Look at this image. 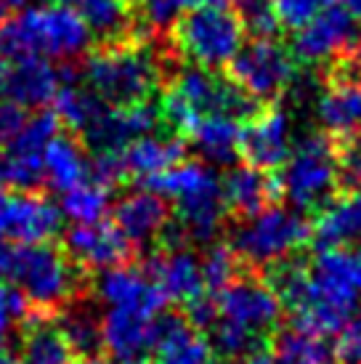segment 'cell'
I'll return each mask as SVG.
<instances>
[{"label":"cell","mask_w":361,"mask_h":364,"mask_svg":"<svg viewBox=\"0 0 361 364\" xmlns=\"http://www.w3.org/2000/svg\"><path fill=\"white\" fill-rule=\"evenodd\" d=\"M212 306H215L218 322L239 327V330L255 335V338H263V341L276 327L281 314L279 295L274 293V287L269 282H261L255 277L231 279L223 290H218V298L212 301Z\"/></svg>","instance_id":"10"},{"label":"cell","mask_w":361,"mask_h":364,"mask_svg":"<svg viewBox=\"0 0 361 364\" xmlns=\"http://www.w3.org/2000/svg\"><path fill=\"white\" fill-rule=\"evenodd\" d=\"M114 226L131 242L146 245L165 232L168 205L162 200V194H157L154 189L125 194L120 203L114 205Z\"/></svg>","instance_id":"21"},{"label":"cell","mask_w":361,"mask_h":364,"mask_svg":"<svg viewBox=\"0 0 361 364\" xmlns=\"http://www.w3.org/2000/svg\"><path fill=\"white\" fill-rule=\"evenodd\" d=\"M53 107H56V117L59 122H64L70 131L85 133L93 125V122L101 117V112L107 109L109 104L104 102L101 96L90 91V88H80L75 82H64L53 99Z\"/></svg>","instance_id":"29"},{"label":"cell","mask_w":361,"mask_h":364,"mask_svg":"<svg viewBox=\"0 0 361 364\" xmlns=\"http://www.w3.org/2000/svg\"><path fill=\"white\" fill-rule=\"evenodd\" d=\"M292 48L308 64L348 59L361 48L359 21L340 6H324L311 21L295 30Z\"/></svg>","instance_id":"11"},{"label":"cell","mask_w":361,"mask_h":364,"mask_svg":"<svg viewBox=\"0 0 361 364\" xmlns=\"http://www.w3.org/2000/svg\"><path fill=\"white\" fill-rule=\"evenodd\" d=\"M237 255L231 247H223V245H215L210 247L205 258L200 261L202 269V282H205V290L208 293H218L223 290L231 279H237Z\"/></svg>","instance_id":"36"},{"label":"cell","mask_w":361,"mask_h":364,"mask_svg":"<svg viewBox=\"0 0 361 364\" xmlns=\"http://www.w3.org/2000/svg\"><path fill=\"white\" fill-rule=\"evenodd\" d=\"M231 0H191V9L197 6H229Z\"/></svg>","instance_id":"44"},{"label":"cell","mask_w":361,"mask_h":364,"mask_svg":"<svg viewBox=\"0 0 361 364\" xmlns=\"http://www.w3.org/2000/svg\"><path fill=\"white\" fill-rule=\"evenodd\" d=\"M313 266L319 272L335 277L338 282L361 293V245H340V247H321Z\"/></svg>","instance_id":"33"},{"label":"cell","mask_w":361,"mask_h":364,"mask_svg":"<svg viewBox=\"0 0 361 364\" xmlns=\"http://www.w3.org/2000/svg\"><path fill=\"white\" fill-rule=\"evenodd\" d=\"M186 136L191 139L194 149L212 165H229L239 154L242 125L231 114H202L191 125Z\"/></svg>","instance_id":"24"},{"label":"cell","mask_w":361,"mask_h":364,"mask_svg":"<svg viewBox=\"0 0 361 364\" xmlns=\"http://www.w3.org/2000/svg\"><path fill=\"white\" fill-rule=\"evenodd\" d=\"M0 364H27L21 356H11V354H0Z\"/></svg>","instance_id":"45"},{"label":"cell","mask_w":361,"mask_h":364,"mask_svg":"<svg viewBox=\"0 0 361 364\" xmlns=\"http://www.w3.org/2000/svg\"><path fill=\"white\" fill-rule=\"evenodd\" d=\"M61 208L41 194H0V242H48L61 232Z\"/></svg>","instance_id":"13"},{"label":"cell","mask_w":361,"mask_h":364,"mask_svg":"<svg viewBox=\"0 0 361 364\" xmlns=\"http://www.w3.org/2000/svg\"><path fill=\"white\" fill-rule=\"evenodd\" d=\"M244 364H266V356H258V359H252V362H244Z\"/></svg>","instance_id":"49"},{"label":"cell","mask_w":361,"mask_h":364,"mask_svg":"<svg viewBox=\"0 0 361 364\" xmlns=\"http://www.w3.org/2000/svg\"><path fill=\"white\" fill-rule=\"evenodd\" d=\"M151 354L154 364H215L210 343L180 316H157Z\"/></svg>","instance_id":"18"},{"label":"cell","mask_w":361,"mask_h":364,"mask_svg":"<svg viewBox=\"0 0 361 364\" xmlns=\"http://www.w3.org/2000/svg\"><path fill=\"white\" fill-rule=\"evenodd\" d=\"M70 364H101V362H96V359H93V356H88V359H82V356H80V359H77V362H75V359H72Z\"/></svg>","instance_id":"47"},{"label":"cell","mask_w":361,"mask_h":364,"mask_svg":"<svg viewBox=\"0 0 361 364\" xmlns=\"http://www.w3.org/2000/svg\"><path fill=\"white\" fill-rule=\"evenodd\" d=\"M258 112V102L250 99L239 85L215 77L212 70L186 67L171 80L162 96L160 114L178 131H189L202 114H231L247 120Z\"/></svg>","instance_id":"4"},{"label":"cell","mask_w":361,"mask_h":364,"mask_svg":"<svg viewBox=\"0 0 361 364\" xmlns=\"http://www.w3.org/2000/svg\"><path fill=\"white\" fill-rule=\"evenodd\" d=\"M43 181V162L27 160L11 146L0 144V186L6 189H32Z\"/></svg>","instance_id":"35"},{"label":"cell","mask_w":361,"mask_h":364,"mask_svg":"<svg viewBox=\"0 0 361 364\" xmlns=\"http://www.w3.org/2000/svg\"><path fill=\"white\" fill-rule=\"evenodd\" d=\"M9 14H11V9L6 6V0H0V21L9 19Z\"/></svg>","instance_id":"46"},{"label":"cell","mask_w":361,"mask_h":364,"mask_svg":"<svg viewBox=\"0 0 361 364\" xmlns=\"http://www.w3.org/2000/svg\"><path fill=\"white\" fill-rule=\"evenodd\" d=\"M237 6L244 30H250L255 38H271L276 32L279 21L271 9V0H237Z\"/></svg>","instance_id":"37"},{"label":"cell","mask_w":361,"mask_h":364,"mask_svg":"<svg viewBox=\"0 0 361 364\" xmlns=\"http://www.w3.org/2000/svg\"><path fill=\"white\" fill-rule=\"evenodd\" d=\"M149 189L173 200L178 229L191 240H210L221 229L226 200L221 178L205 162H176L165 173L149 178Z\"/></svg>","instance_id":"3"},{"label":"cell","mask_w":361,"mask_h":364,"mask_svg":"<svg viewBox=\"0 0 361 364\" xmlns=\"http://www.w3.org/2000/svg\"><path fill=\"white\" fill-rule=\"evenodd\" d=\"M59 327L64 330L67 341H70V348L75 356H96V351L101 348V327L99 322L85 311H72L67 314L59 322Z\"/></svg>","instance_id":"34"},{"label":"cell","mask_w":361,"mask_h":364,"mask_svg":"<svg viewBox=\"0 0 361 364\" xmlns=\"http://www.w3.org/2000/svg\"><path fill=\"white\" fill-rule=\"evenodd\" d=\"M93 32L77 9L50 3L19 11L0 21V56L9 61L56 59L70 61L88 51Z\"/></svg>","instance_id":"1"},{"label":"cell","mask_w":361,"mask_h":364,"mask_svg":"<svg viewBox=\"0 0 361 364\" xmlns=\"http://www.w3.org/2000/svg\"><path fill=\"white\" fill-rule=\"evenodd\" d=\"M338 3H340V9L348 11L353 19L361 24V0H338Z\"/></svg>","instance_id":"43"},{"label":"cell","mask_w":361,"mask_h":364,"mask_svg":"<svg viewBox=\"0 0 361 364\" xmlns=\"http://www.w3.org/2000/svg\"><path fill=\"white\" fill-rule=\"evenodd\" d=\"M122 165H125V176L131 173L136 178H154L173 168L176 162L183 160V141L180 139H171V136H139L133 139L128 146L120 149Z\"/></svg>","instance_id":"22"},{"label":"cell","mask_w":361,"mask_h":364,"mask_svg":"<svg viewBox=\"0 0 361 364\" xmlns=\"http://www.w3.org/2000/svg\"><path fill=\"white\" fill-rule=\"evenodd\" d=\"M64 82H72V70H56L48 59H21L6 67L0 91L21 109H41L56 99Z\"/></svg>","instance_id":"16"},{"label":"cell","mask_w":361,"mask_h":364,"mask_svg":"<svg viewBox=\"0 0 361 364\" xmlns=\"http://www.w3.org/2000/svg\"><path fill=\"white\" fill-rule=\"evenodd\" d=\"M3 75H6V59L0 56V82H3Z\"/></svg>","instance_id":"48"},{"label":"cell","mask_w":361,"mask_h":364,"mask_svg":"<svg viewBox=\"0 0 361 364\" xmlns=\"http://www.w3.org/2000/svg\"><path fill=\"white\" fill-rule=\"evenodd\" d=\"M160 314L144 306H109L101 319V346L112 364H149Z\"/></svg>","instance_id":"12"},{"label":"cell","mask_w":361,"mask_h":364,"mask_svg":"<svg viewBox=\"0 0 361 364\" xmlns=\"http://www.w3.org/2000/svg\"><path fill=\"white\" fill-rule=\"evenodd\" d=\"M335 354L321 335L295 327L290 333H281L271 346L269 364H332Z\"/></svg>","instance_id":"30"},{"label":"cell","mask_w":361,"mask_h":364,"mask_svg":"<svg viewBox=\"0 0 361 364\" xmlns=\"http://www.w3.org/2000/svg\"><path fill=\"white\" fill-rule=\"evenodd\" d=\"M43 6H50V3H64V0H41Z\"/></svg>","instance_id":"50"},{"label":"cell","mask_w":361,"mask_h":364,"mask_svg":"<svg viewBox=\"0 0 361 364\" xmlns=\"http://www.w3.org/2000/svg\"><path fill=\"white\" fill-rule=\"evenodd\" d=\"M340 176L345 181L361 189V144L351 146V149H345L340 154Z\"/></svg>","instance_id":"42"},{"label":"cell","mask_w":361,"mask_h":364,"mask_svg":"<svg viewBox=\"0 0 361 364\" xmlns=\"http://www.w3.org/2000/svg\"><path fill=\"white\" fill-rule=\"evenodd\" d=\"M176 27V46L197 67L221 70L244 46V24L229 6H197L183 11Z\"/></svg>","instance_id":"6"},{"label":"cell","mask_w":361,"mask_h":364,"mask_svg":"<svg viewBox=\"0 0 361 364\" xmlns=\"http://www.w3.org/2000/svg\"><path fill=\"white\" fill-rule=\"evenodd\" d=\"M316 114L321 125L335 136H351L361 128V85L359 82H335L319 96Z\"/></svg>","instance_id":"27"},{"label":"cell","mask_w":361,"mask_h":364,"mask_svg":"<svg viewBox=\"0 0 361 364\" xmlns=\"http://www.w3.org/2000/svg\"><path fill=\"white\" fill-rule=\"evenodd\" d=\"M271 9L281 27L298 30L324 9V0H271Z\"/></svg>","instance_id":"39"},{"label":"cell","mask_w":361,"mask_h":364,"mask_svg":"<svg viewBox=\"0 0 361 364\" xmlns=\"http://www.w3.org/2000/svg\"><path fill=\"white\" fill-rule=\"evenodd\" d=\"M221 186L226 208H231L242 218H250L255 213H261L263 208H269L271 197L279 192V183L269 178L266 171L252 168V165L231 168Z\"/></svg>","instance_id":"23"},{"label":"cell","mask_w":361,"mask_h":364,"mask_svg":"<svg viewBox=\"0 0 361 364\" xmlns=\"http://www.w3.org/2000/svg\"><path fill=\"white\" fill-rule=\"evenodd\" d=\"M21 359L27 364H70L75 354H72L70 341L59 327V322L32 319L24 327Z\"/></svg>","instance_id":"28"},{"label":"cell","mask_w":361,"mask_h":364,"mask_svg":"<svg viewBox=\"0 0 361 364\" xmlns=\"http://www.w3.org/2000/svg\"><path fill=\"white\" fill-rule=\"evenodd\" d=\"M82 77L107 104L122 107L149 102L160 85L162 67L146 43H112L88 56Z\"/></svg>","instance_id":"5"},{"label":"cell","mask_w":361,"mask_h":364,"mask_svg":"<svg viewBox=\"0 0 361 364\" xmlns=\"http://www.w3.org/2000/svg\"><path fill=\"white\" fill-rule=\"evenodd\" d=\"M239 152L247 165L261 171H276L292 152V125L284 109L271 107L266 112H255L242 125Z\"/></svg>","instance_id":"14"},{"label":"cell","mask_w":361,"mask_h":364,"mask_svg":"<svg viewBox=\"0 0 361 364\" xmlns=\"http://www.w3.org/2000/svg\"><path fill=\"white\" fill-rule=\"evenodd\" d=\"M231 82L239 85L255 102H269L295 82V59L281 43L271 38H255L244 43L231 59Z\"/></svg>","instance_id":"9"},{"label":"cell","mask_w":361,"mask_h":364,"mask_svg":"<svg viewBox=\"0 0 361 364\" xmlns=\"http://www.w3.org/2000/svg\"><path fill=\"white\" fill-rule=\"evenodd\" d=\"M340 181V154L324 133H308L281 165L279 192L295 208H321Z\"/></svg>","instance_id":"7"},{"label":"cell","mask_w":361,"mask_h":364,"mask_svg":"<svg viewBox=\"0 0 361 364\" xmlns=\"http://www.w3.org/2000/svg\"><path fill=\"white\" fill-rule=\"evenodd\" d=\"M27 316V298L11 287V284H0V354L6 348L14 324Z\"/></svg>","instance_id":"38"},{"label":"cell","mask_w":361,"mask_h":364,"mask_svg":"<svg viewBox=\"0 0 361 364\" xmlns=\"http://www.w3.org/2000/svg\"><path fill=\"white\" fill-rule=\"evenodd\" d=\"M313 240L319 247L361 242V189L321 205L319 218L313 223Z\"/></svg>","instance_id":"25"},{"label":"cell","mask_w":361,"mask_h":364,"mask_svg":"<svg viewBox=\"0 0 361 364\" xmlns=\"http://www.w3.org/2000/svg\"><path fill=\"white\" fill-rule=\"evenodd\" d=\"M93 287H96L99 301H104L107 306H144V309L162 314L168 304V298L162 295L151 277H146L139 269L122 266V263L104 269Z\"/></svg>","instance_id":"20"},{"label":"cell","mask_w":361,"mask_h":364,"mask_svg":"<svg viewBox=\"0 0 361 364\" xmlns=\"http://www.w3.org/2000/svg\"><path fill=\"white\" fill-rule=\"evenodd\" d=\"M151 279L162 290V295L176 304L189 306L191 301L208 295L205 282H202L200 258L191 250H186L183 245L165 247V253L151 261Z\"/></svg>","instance_id":"19"},{"label":"cell","mask_w":361,"mask_h":364,"mask_svg":"<svg viewBox=\"0 0 361 364\" xmlns=\"http://www.w3.org/2000/svg\"><path fill=\"white\" fill-rule=\"evenodd\" d=\"M311 237V226L301 213L287 208H263L231 234V250L247 263H281L298 253Z\"/></svg>","instance_id":"8"},{"label":"cell","mask_w":361,"mask_h":364,"mask_svg":"<svg viewBox=\"0 0 361 364\" xmlns=\"http://www.w3.org/2000/svg\"><path fill=\"white\" fill-rule=\"evenodd\" d=\"M43 178L56 192H70L90 178V160L72 136H53L43 152Z\"/></svg>","instance_id":"26"},{"label":"cell","mask_w":361,"mask_h":364,"mask_svg":"<svg viewBox=\"0 0 361 364\" xmlns=\"http://www.w3.org/2000/svg\"><path fill=\"white\" fill-rule=\"evenodd\" d=\"M157 122H160V109L149 102L122 104V107L109 104L101 112L99 120L82 133V139L96 152H120L133 139L154 131Z\"/></svg>","instance_id":"15"},{"label":"cell","mask_w":361,"mask_h":364,"mask_svg":"<svg viewBox=\"0 0 361 364\" xmlns=\"http://www.w3.org/2000/svg\"><path fill=\"white\" fill-rule=\"evenodd\" d=\"M67 255L80 266L88 269H112L120 266L131 258V240L107 221L77 223L75 229L67 232Z\"/></svg>","instance_id":"17"},{"label":"cell","mask_w":361,"mask_h":364,"mask_svg":"<svg viewBox=\"0 0 361 364\" xmlns=\"http://www.w3.org/2000/svg\"><path fill=\"white\" fill-rule=\"evenodd\" d=\"M131 3L133 0H77V11L90 32L101 38H114L131 21Z\"/></svg>","instance_id":"32"},{"label":"cell","mask_w":361,"mask_h":364,"mask_svg":"<svg viewBox=\"0 0 361 364\" xmlns=\"http://www.w3.org/2000/svg\"><path fill=\"white\" fill-rule=\"evenodd\" d=\"M24 109L11 99H0V144H9L24 125Z\"/></svg>","instance_id":"41"},{"label":"cell","mask_w":361,"mask_h":364,"mask_svg":"<svg viewBox=\"0 0 361 364\" xmlns=\"http://www.w3.org/2000/svg\"><path fill=\"white\" fill-rule=\"evenodd\" d=\"M107 210H109V186L93 181V178L61 194V213L75 223L101 221Z\"/></svg>","instance_id":"31"},{"label":"cell","mask_w":361,"mask_h":364,"mask_svg":"<svg viewBox=\"0 0 361 364\" xmlns=\"http://www.w3.org/2000/svg\"><path fill=\"white\" fill-rule=\"evenodd\" d=\"M0 282L16 287L30 304L56 309L77 290L72 258L48 242H0Z\"/></svg>","instance_id":"2"},{"label":"cell","mask_w":361,"mask_h":364,"mask_svg":"<svg viewBox=\"0 0 361 364\" xmlns=\"http://www.w3.org/2000/svg\"><path fill=\"white\" fill-rule=\"evenodd\" d=\"M332 354L340 364H361V316H351L345 322Z\"/></svg>","instance_id":"40"}]
</instances>
